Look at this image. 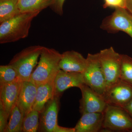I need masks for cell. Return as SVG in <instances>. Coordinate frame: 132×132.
Masks as SVG:
<instances>
[{
	"label": "cell",
	"instance_id": "6da1fadb",
	"mask_svg": "<svg viewBox=\"0 0 132 132\" xmlns=\"http://www.w3.org/2000/svg\"><path fill=\"white\" fill-rule=\"evenodd\" d=\"M61 54L53 48L44 47L37 67L32 73L29 80L36 86L41 84H53L60 70Z\"/></svg>",
	"mask_w": 132,
	"mask_h": 132
},
{
	"label": "cell",
	"instance_id": "7a4b0ae2",
	"mask_svg": "<svg viewBox=\"0 0 132 132\" xmlns=\"http://www.w3.org/2000/svg\"><path fill=\"white\" fill-rule=\"evenodd\" d=\"M40 12L20 13L0 25V43L14 42L28 36L31 22Z\"/></svg>",
	"mask_w": 132,
	"mask_h": 132
},
{
	"label": "cell",
	"instance_id": "3957f363",
	"mask_svg": "<svg viewBox=\"0 0 132 132\" xmlns=\"http://www.w3.org/2000/svg\"><path fill=\"white\" fill-rule=\"evenodd\" d=\"M43 47L35 45L26 48L15 54L10 62L9 64L16 69L22 81L29 80Z\"/></svg>",
	"mask_w": 132,
	"mask_h": 132
},
{
	"label": "cell",
	"instance_id": "277c9868",
	"mask_svg": "<svg viewBox=\"0 0 132 132\" xmlns=\"http://www.w3.org/2000/svg\"><path fill=\"white\" fill-rule=\"evenodd\" d=\"M82 74L85 84L103 96L107 85L100 61L99 53L88 54L86 64Z\"/></svg>",
	"mask_w": 132,
	"mask_h": 132
},
{
	"label": "cell",
	"instance_id": "5b68a950",
	"mask_svg": "<svg viewBox=\"0 0 132 132\" xmlns=\"http://www.w3.org/2000/svg\"><path fill=\"white\" fill-rule=\"evenodd\" d=\"M132 132V117L122 108L108 105L101 132Z\"/></svg>",
	"mask_w": 132,
	"mask_h": 132
},
{
	"label": "cell",
	"instance_id": "8992f818",
	"mask_svg": "<svg viewBox=\"0 0 132 132\" xmlns=\"http://www.w3.org/2000/svg\"><path fill=\"white\" fill-rule=\"evenodd\" d=\"M99 54L108 87L120 80L121 54L116 52L112 47L102 50Z\"/></svg>",
	"mask_w": 132,
	"mask_h": 132
},
{
	"label": "cell",
	"instance_id": "52a82bcc",
	"mask_svg": "<svg viewBox=\"0 0 132 132\" xmlns=\"http://www.w3.org/2000/svg\"><path fill=\"white\" fill-rule=\"evenodd\" d=\"M101 28L110 33L123 31L132 38V14L126 9H115L111 15L104 19Z\"/></svg>",
	"mask_w": 132,
	"mask_h": 132
},
{
	"label": "cell",
	"instance_id": "ba28073f",
	"mask_svg": "<svg viewBox=\"0 0 132 132\" xmlns=\"http://www.w3.org/2000/svg\"><path fill=\"white\" fill-rule=\"evenodd\" d=\"M102 97L108 105L123 108L132 99V86L120 80L107 87Z\"/></svg>",
	"mask_w": 132,
	"mask_h": 132
},
{
	"label": "cell",
	"instance_id": "9c48e42d",
	"mask_svg": "<svg viewBox=\"0 0 132 132\" xmlns=\"http://www.w3.org/2000/svg\"><path fill=\"white\" fill-rule=\"evenodd\" d=\"M79 88L82 95L80 101V111L81 114L104 112L108 105L102 96L85 84Z\"/></svg>",
	"mask_w": 132,
	"mask_h": 132
},
{
	"label": "cell",
	"instance_id": "30bf717a",
	"mask_svg": "<svg viewBox=\"0 0 132 132\" xmlns=\"http://www.w3.org/2000/svg\"><path fill=\"white\" fill-rule=\"evenodd\" d=\"M59 98L55 96L50 100L40 113L39 129L40 131L54 132L58 126Z\"/></svg>",
	"mask_w": 132,
	"mask_h": 132
},
{
	"label": "cell",
	"instance_id": "8fae6325",
	"mask_svg": "<svg viewBox=\"0 0 132 132\" xmlns=\"http://www.w3.org/2000/svg\"><path fill=\"white\" fill-rule=\"evenodd\" d=\"M84 84L81 73L66 72L60 69L54 81L55 95L60 97L68 88L73 87L80 88Z\"/></svg>",
	"mask_w": 132,
	"mask_h": 132
},
{
	"label": "cell",
	"instance_id": "7c38bea8",
	"mask_svg": "<svg viewBox=\"0 0 132 132\" xmlns=\"http://www.w3.org/2000/svg\"><path fill=\"white\" fill-rule=\"evenodd\" d=\"M22 82L19 79L0 86V101L9 118L12 109L17 104Z\"/></svg>",
	"mask_w": 132,
	"mask_h": 132
},
{
	"label": "cell",
	"instance_id": "4fadbf2b",
	"mask_svg": "<svg viewBox=\"0 0 132 132\" xmlns=\"http://www.w3.org/2000/svg\"><path fill=\"white\" fill-rule=\"evenodd\" d=\"M37 89V86L30 80L22 81L16 104L24 117L33 109Z\"/></svg>",
	"mask_w": 132,
	"mask_h": 132
},
{
	"label": "cell",
	"instance_id": "5bb4252c",
	"mask_svg": "<svg viewBox=\"0 0 132 132\" xmlns=\"http://www.w3.org/2000/svg\"><path fill=\"white\" fill-rule=\"evenodd\" d=\"M86 64V58L73 50L66 51L61 54L60 66L61 69L66 72L82 73Z\"/></svg>",
	"mask_w": 132,
	"mask_h": 132
},
{
	"label": "cell",
	"instance_id": "9a60e30c",
	"mask_svg": "<svg viewBox=\"0 0 132 132\" xmlns=\"http://www.w3.org/2000/svg\"><path fill=\"white\" fill-rule=\"evenodd\" d=\"M104 113H90L81 114L74 127L75 132H101Z\"/></svg>",
	"mask_w": 132,
	"mask_h": 132
},
{
	"label": "cell",
	"instance_id": "2e32d148",
	"mask_svg": "<svg viewBox=\"0 0 132 132\" xmlns=\"http://www.w3.org/2000/svg\"><path fill=\"white\" fill-rule=\"evenodd\" d=\"M37 93L33 109L40 113L47 103L55 96L53 84L46 83L37 86Z\"/></svg>",
	"mask_w": 132,
	"mask_h": 132
},
{
	"label": "cell",
	"instance_id": "e0dca14e",
	"mask_svg": "<svg viewBox=\"0 0 132 132\" xmlns=\"http://www.w3.org/2000/svg\"><path fill=\"white\" fill-rule=\"evenodd\" d=\"M53 0H19L17 6L20 13L34 12L50 7Z\"/></svg>",
	"mask_w": 132,
	"mask_h": 132
},
{
	"label": "cell",
	"instance_id": "ac0fdd59",
	"mask_svg": "<svg viewBox=\"0 0 132 132\" xmlns=\"http://www.w3.org/2000/svg\"><path fill=\"white\" fill-rule=\"evenodd\" d=\"M19 0H0V23L20 13L17 6Z\"/></svg>",
	"mask_w": 132,
	"mask_h": 132
},
{
	"label": "cell",
	"instance_id": "d6986e66",
	"mask_svg": "<svg viewBox=\"0 0 132 132\" xmlns=\"http://www.w3.org/2000/svg\"><path fill=\"white\" fill-rule=\"evenodd\" d=\"M24 116L17 104L12 109L4 132H22Z\"/></svg>",
	"mask_w": 132,
	"mask_h": 132
},
{
	"label": "cell",
	"instance_id": "ffe728a7",
	"mask_svg": "<svg viewBox=\"0 0 132 132\" xmlns=\"http://www.w3.org/2000/svg\"><path fill=\"white\" fill-rule=\"evenodd\" d=\"M39 113L38 111L32 109L24 117L22 127V132H36L39 127Z\"/></svg>",
	"mask_w": 132,
	"mask_h": 132
},
{
	"label": "cell",
	"instance_id": "44dd1931",
	"mask_svg": "<svg viewBox=\"0 0 132 132\" xmlns=\"http://www.w3.org/2000/svg\"><path fill=\"white\" fill-rule=\"evenodd\" d=\"M120 80L132 86V59L121 54Z\"/></svg>",
	"mask_w": 132,
	"mask_h": 132
},
{
	"label": "cell",
	"instance_id": "7402d4cb",
	"mask_svg": "<svg viewBox=\"0 0 132 132\" xmlns=\"http://www.w3.org/2000/svg\"><path fill=\"white\" fill-rule=\"evenodd\" d=\"M20 79L16 69L8 64L0 66V86Z\"/></svg>",
	"mask_w": 132,
	"mask_h": 132
},
{
	"label": "cell",
	"instance_id": "603a6c76",
	"mask_svg": "<svg viewBox=\"0 0 132 132\" xmlns=\"http://www.w3.org/2000/svg\"><path fill=\"white\" fill-rule=\"evenodd\" d=\"M104 1L103 7L104 8L112 7L126 9V0H104Z\"/></svg>",
	"mask_w": 132,
	"mask_h": 132
},
{
	"label": "cell",
	"instance_id": "cb8c5ba5",
	"mask_svg": "<svg viewBox=\"0 0 132 132\" xmlns=\"http://www.w3.org/2000/svg\"><path fill=\"white\" fill-rule=\"evenodd\" d=\"M9 117L1 102L0 101V132H4L8 123Z\"/></svg>",
	"mask_w": 132,
	"mask_h": 132
},
{
	"label": "cell",
	"instance_id": "d4e9b609",
	"mask_svg": "<svg viewBox=\"0 0 132 132\" xmlns=\"http://www.w3.org/2000/svg\"><path fill=\"white\" fill-rule=\"evenodd\" d=\"M65 0H53L50 7L57 14L62 15L63 14V6Z\"/></svg>",
	"mask_w": 132,
	"mask_h": 132
},
{
	"label": "cell",
	"instance_id": "484cf974",
	"mask_svg": "<svg viewBox=\"0 0 132 132\" xmlns=\"http://www.w3.org/2000/svg\"><path fill=\"white\" fill-rule=\"evenodd\" d=\"M54 132H75L74 128H67L60 126L59 125L56 127Z\"/></svg>",
	"mask_w": 132,
	"mask_h": 132
},
{
	"label": "cell",
	"instance_id": "4316f807",
	"mask_svg": "<svg viewBox=\"0 0 132 132\" xmlns=\"http://www.w3.org/2000/svg\"><path fill=\"white\" fill-rule=\"evenodd\" d=\"M123 108L125 109L132 117V99Z\"/></svg>",
	"mask_w": 132,
	"mask_h": 132
},
{
	"label": "cell",
	"instance_id": "83f0119b",
	"mask_svg": "<svg viewBox=\"0 0 132 132\" xmlns=\"http://www.w3.org/2000/svg\"><path fill=\"white\" fill-rule=\"evenodd\" d=\"M126 9L132 14V0H126Z\"/></svg>",
	"mask_w": 132,
	"mask_h": 132
}]
</instances>
